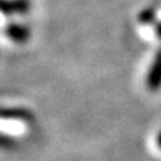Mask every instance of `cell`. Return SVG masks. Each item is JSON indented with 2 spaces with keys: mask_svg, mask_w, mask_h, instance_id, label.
<instances>
[{
  "mask_svg": "<svg viewBox=\"0 0 161 161\" xmlns=\"http://www.w3.org/2000/svg\"><path fill=\"white\" fill-rule=\"evenodd\" d=\"M146 86L151 91H158L161 88V49L157 51L154 60L146 75Z\"/></svg>",
  "mask_w": 161,
  "mask_h": 161,
  "instance_id": "6da1fadb",
  "label": "cell"
},
{
  "mask_svg": "<svg viewBox=\"0 0 161 161\" xmlns=\"http://www.w3.org/2000/svg\"><path fill=\"white\" fill-rule=\"evenodd\" d=\"M0 119L29 122L33 119V115L25 109H0Z\"/></svg>",
  "mask_w": 161,
  "mask_h": 161,
  "instance_id": "7a4b0ae2",
  "label": "cell"
},
{
  "mask_svg": "<svg viewBox=\"0 0 161 161\" xmlns=\"http://www.w3.org/2000/svg\"><path fill=\"white\" fill-rule=\"evenodd\" d=\"M6 35L9 36V39H12L14 42H18V43H23V42H27L30 37V30L24 25H19V24H9V27L6 29Z\"/></svg>",
  "mask_w": 161,
  "mask_h": 161,
  "instance_id": "3957f363",
  "label": "cell"
},
{
  "mask_svg": "<svg viewBox=\"0 0 161 161\" xmlns=\"http://www.w3.org/2000/svg\"><path fill=\"white\" fill-rule=\"evenodd\" d=\"M15 146V140L8 136L0 134V148H14Z\"/></svg>",
  "mask_w": 161,
  "mask_h": 161,
  "instance_id": "277c9868",
  "label": "cell"
},
{
  "mask_svg": "<svg viewBox=\"0 0 161 161\" xmlns=\"http://www.w3.org/2000/svg\"><path fill=\"white\" fill-rule=\"evenodd\" d=\"M157 35H158V36H160V39H161V23L160 24H158V25H157Z\"/></svg>",
  "mask_w": 161,
  "mask_h": 161,
  "instance_id": "5b68a950",
  "label": "cell"
},
{
  "mask_svg": "<svg viewBox=\"0 0 161 161\" xmlns=\"http://www.w3.org/2000/svg\"><path fill=\"white\" fill-rule=\"evenodd\" d=\"M157 145H158V146L161 148V133L158 134V136H157Z\"/></svg>",
  "mask_w": 161,
  "mask_h": 161,
  "instance_id": "8992f818",
  "label": "cell"
},
{
  "mask_svg": "<svg viewBox=\"0 0 161 161\" xmlns=\"http://www.w3.org/2000/svg\"><path fill=\"white\" fill-rule=\"evenodd\" d=\"M3 3H5V0H0V9H2V6H3Z\"/></svg>",
  "mask_w": 161,
  "mask_h": 161,
  "instance_id": "52a82bcc",
  "label": "cell"
}]
</instances>
